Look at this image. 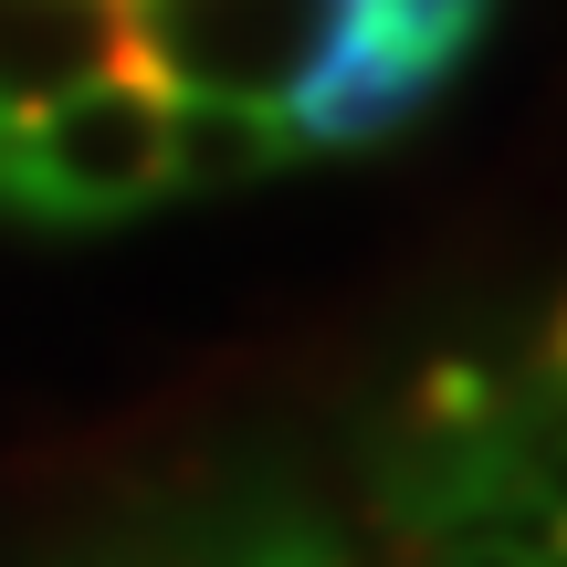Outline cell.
<instances>
[{
	"label": "cell",
	"mask_w": 567,
	"mask_h": 567,
	"mask_svg": "<svg viewBox=\"0 0 567 567\" xmlns=\"http://www.w3.org/2000/svg\"><path fill=\"white\" fill-rule=\"evenodd\" d=\"M326 21H337V0H126L137 63L168 95H221V105H264V116L295 95Z\"/></svg>",
	"instance_id": "obj_2"
},
{
	"label": "cell",
	"mask_w": 567,
	"mask_h": 567,
	"mask_svg": "<svg viewBox=\"0 0 567 567\" xmlns=\"http://www.w3.org/2000/svg\"><path fill=\"white\" fill-rule=\"evenodd\" d=\"M347 21H358L368 42H389V53L431 63V74L452 84V74L473 63V42H484L494 0H347Z\"/></svg>",
	"instance_id": "obj_5"
},
{
	"label": "cell",
	"mask_w": 567,
	"mask_h": 567,
	"mask_svg": "<svg viewBox=\"0 0 567 567\" xmlns=\"http://www.w3.org/2000/svg\"><path fill=\"white\" fill-rule=\"evenodd\" d=\"M295 158L284 116L264 105H221V95H168V189H243L264 168Z\"/></svg>",
	"instance_id": "obj_4"
},
{
	"label": "cell",
	"mask_w": 567,
	"mask_h": 567,
	"mask_svg": "<svg viewBox=\"0 0 567 567\" xmlns=\"http://www.w3.org/2000/svg\"><path fill=\"white\" fill-rule=\"evenodd\" d=\"M547 379L567 389V305H557V326H547Z\"/></svg>",
	"instance_id": "obj_7"
},
{
	"label": "cell",
	"mask_w": 567,
	"mask_h": 567,
	"mask_svg": "<svg viewBox=\"0 0 567 567\" xmlns=\"http://www.w3.org/2000/svg\"><path fill=\"white\" fill-rule=\"evenodd\" d=\"M116 63H137L126 0H0V147Z\"/></svg>",
	"instance_id": "obj_3"
},
{
	"label": "cell",
	"mask_w": 567,
	"mask_h": 567,
	"mask_svg": "<svg viewBox=\"0 0 567 567\" xmlns=\"http://www.w3.org/2000/svg\"><path fill=\"white\" fill-rule=\"evenodd\" d=\"M168 200V84L147 63L74 84L0 147V210L32 231H95Z\"/></svg>",
	"instance_id": "obj_1"
},
{
	"label": "cell",
	"mask_w": 567,
	"mask_h": 567,
	"mask_svg": "<svg viewBox=\"0 0 567 567\" xmlns=\"http://www.w3.org/2000/svg\"><path fill=\"white\" fill-rule=\"evenodd\" d=\"M243 567H326V536L316 526H274V536H252Z\"/></svg>",
	"instance_id": "obj_6"
},
{
	"label": "cell",
	"mask_w": 567,
	"mask_h": 567,
	"mask_svg": "<svg viewBox=\"0 0 567 567\" xmlns=\"http://www.w3.org/2000/svg\"><path fill=\"white\" fill-rule=\"evenodd\" d=\"M536 567H567V536H557V547H536Z\"/></svg>",
	"instance_id": "obj_8"
}]
</instances>
